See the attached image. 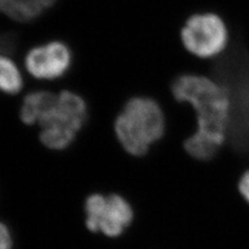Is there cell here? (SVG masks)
I'll return each mask as SVG.
<instances>
[{
	"label": "cell",
	"mask_w": 249,
	"mask_h": 249,
	"mask_svg": "<svg viewBox=\"0 0 249 249\" xmlns=\"http://www.w3.org/2000/svg\"><path fill=\"white\" fill-rule=\"evenodd\" d=\"M171 92L178 102L193 108L196 114L194 133L225 142L231 122V99L224 84L207 76L185 74L176 78Z\"/></svg>",
	"instance_id": "1"
},
{
	"label": "cell",
	"mask_w": 249,
	"mask_h": 249,
	"mask_svg": "<svg viewBox=\"0 0 249 249\" xmlns=\"http://www.w3.org/2000/svg\"><path fill=\"white\" fill-rule=\"evenodd\" d=\"M165 115L155 100H129L116 118L114 128L120 143L129 154L142 156L165 133Z\"/></svg>",
	"instance_id": "2"
},
{
	"label": "cell",
	"mask_w": 249,
	"mask_h": 249,
	"mask_svg": "<svg viewBox=\"0 0 249 249\" xmlns=\"http://www.w3.org/2000/svg\"><path fill=\"white\" fill-rule=\"evenodd\" d=\"M87 119L85 101L75 92L61 91L38 123L41 142L50 150H66L73 143Z\"/></svg>",
	"instance_id": "3"
},
{
	"label": "cell",
	"mask_w": 249,
	"mask_h": 249,
	"mask_svg": "<svg viewBox=\"0 0 249 249\" xmlns=\"http://www.w3.org/2000/svg\"><path fill=\"white\" fill-rule=\"evenodd\" d=\"M185 49L198 58H214L229 44V29L220 16L214 13L192 15L181 31Z\"/></svg>",
	"instance_id": "4"
},
{
	"label": "cell",
	"mask_w": 249,
	"mask_h": 249,
	"mask_svg": "<svg viewBox=\"0 0 249 249\" xmlns=\"http://www.w3.org/2000/svg\"><path fill=\"white\" fill-rule=\"evenodd\" d=\"M85 224L92 232L115 238L121 236L134 218L129 201L119 194H91L84 204Z\"/></svg>",
	"instance_id": "5"
},
{
	"label": "cell",
	"mask_w": 249,
	"mask_h": 249,
	"mask_svg": "<svg viewBox=\"0 0 249 249\" xmlns=\"http://www.w3.org/2000/svg\"><path fill=\"white\" fill-rule=\"evenodd\" d=\"M71 51L60 42H52L31 49L26 55L25 66L31 76L37 79L52 80L64 76L71 67Z\"/></svg>",
	"instance_id": "6"
},
{
	"label": "cell",
	"mask_w": 249,
	"mask_h": 249,
	"mask_svg": "<svg viewBox=\"0 0 249 249\" xmlns=\"http://www.w3.org/2000/svg\"><path fill=\"white\" fill-rule=\"evenodd\" d=\"M55 2V0H0V12L17 21H30Z\"/></svg>",
	"instance_id": "7"
},
{
	"label": "cell",
	"mask_w": 249,
	"mask_h": 249,
	"mask_svg": "<svg viewBox=\"0 0 249 249\" xmlns=\"http://www.w3.org/2000/svg\"><path fill=\"white\" fill-rule=\"evenodd\" d=\"M56 99V95L45 90L33 91L25 97L20 110V118L26 124L40 123Z\"/></svg>",
	"instance_id": "8"
},
{
	"label": "cell",
	"mask_w": 249,
	"mask_h": 249,
	"mask_svg": "<svg viewBox=\"0 0 249 249\" xmlns=\"http://www.w3.org/2000/svg\"><path fill=\"white\" fill-rule=\"evenodd\" d=\"M23 88V78L18 67L7 55H0V91L16 95Z\"/></svg>",
	"instance_id": "9"
},
{
	"label": "cell",
	"mask_w": 249,
	"mask_h": 249,
	"mask_svg": "<svg viewBox=\"0 0 249 249\" xmlns=\"http://www.w3.org/2000/svg\"><path fill=\"white\" fill-rule=\"evenodd\" d=\"M18 37L13 33L0 34V55H9L17 48Z\"/></svg>",
	"instance_id": "10"
},
{
	"label": "cell",
	"mask_w": 249,
	"mask_h": 249,
	"mask_svg": "<svg viewBox=\"0 0 249 249\" xmlns=\"http://www.w3.org/2000/svg\"><path fill=\"white\" fill-rule=\"evenodd\" d=\"M0 249H13L11 231L2 222H0Z\"/></svg>",
	"instance_id": "11"
},
{
	"label": "cell",
	"mask_w": 249,
	"mask_h": 249,
	"mask_svg": "<svg viewBox=\"0 0 249 249\" xmlns=\"http://www.w3.org/2000/svg\"><path fill=\"white\" fill-rule=\"evenodd\" d=\"M238 190L240 196L249 205V169H247L240 177V180L238 182Z\"/></svg>",
	"instance_id": "12"
}]
</instances>
